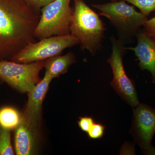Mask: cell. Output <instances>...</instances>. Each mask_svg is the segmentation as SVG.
I'll list each match as a JSON object with an SVG mask.
<instances>
[{
    "label": "cell",
    "mask_w": 155,
    "mask_h": 155,
    "mask_svg": "<svg viewBox=\"0 0 155 155\" xmlns=\"http://www.w3.org/2000/svg\"><path fill=\"white\" fill-rule=\"evenodd\" d=\"M74 2L70 34L79 40L81 49L94 55L102 46L105 25L84 0H74Z\"/></svg>",
    "instance_id": "2"
},
{
    "label": "cell",
    "mask_w": 155,
    "mask_h": 155,
    "mask_svg": "<svg viewBox=\"0 0 155 155\" xmlns=\"http://www.w3.org/2000/svg\"><path fill=\"white\" fill-rule=\"evenodd\" d=\"M112 52L107 62L110 64L113 78L111 86L121 98L130 106L135 108L139 104L135 84L125 72L123 58L127 49L125 44L114 35L110 38Z\"/></svg>",
    "instance_id": "5"
},
{
    "label": "cell",
    "mask_w": 155,
    "mask_h": 155,
    "mask_svg": "<svg viewBox=\"0 0 155 155\" xmlns=\"http://www.w3.org/2000/svg\"><path fill=\"white\" fill-rule=\"evenodd\" d=\"M105 127L101 123H94L87 132L89 138L98 139L102 138L104 134Z\"/></svg>",
    "instance_id": "16"
},
{
    "label": "cell",
    "mask_w": 155,
    "mask_h": 155,
    "mask_svg": "<svg viewBox=\"0 0 155 155\" xmlns=\"http://www.w3.org/2000/svg\"><path fill=\"white\" fill-rule=\"evenodd\" d=\"M28 5L32 8L38 10L47 5L54 0H25Z\"/></svg>",
    "instance_id": "19"
},
{
    "label": "cell",
    "mask_w": 155,
    "mask_h": 155,
    "mask_svg": "<svg viewBox=\"0 0 155 155\" xmlns=\"http://www.w3.org/2000/svg\"><path fill=\"white\" fill-rule=\"evenodd\" d=\"M22 121V116L11 106L0 108V127L9 130L16 129Z\"/></svg>",
    "instance_id": "13"
},
{
    "label": "cell",
    "mask_w": 155,
    "mask_h": 155,
    "mask_svg": "<svg viewBox=\"0 0 155 155\" xmlns=\"http://www.w3.org/2000/svg\"><path fill=\"white\" fill-rule=\"evenodd\" d=\"M52 80L45 73L43 78L28 92V102L22 115V120L37 133L40 123L42 105Z\"/></svg>",
    "instance_id": "9"
},
{
    "label": "cell",
    "mask_w": 155,
    "mask_h": 155,
    "mask_svg": "<svg viewBox=\"0 0 155 155\" xmlns=\"http://www.w3.org/2000/svg\"><path fill=\"white\" fill-rule=\"evenodd\" d=\"M41 14V10L25 0H0V61L11 60L35 42L34 32Z\"/></svg>",
    "instance_id": "1"
},
{
    "label": "cell",
    "mask_w": 155,
    "mask_h": 155,
    "mask_svg": "<svg viewBox=\"0 0 155 155\" xmlns=\"http://www.w3.org/2000/svg\"><path fill=\"white\" fill-rule=\"evenodd\" d=\"M37 133L22 119L15 129L14 148L18 155H32L35 152Z\"/></svg>",
    "instance_id": "11"
},
{
    "label": "cell",
    "mask_w": 155,
    "mask_h": 155,
    "mask_svg": "<svg viewBox=\"0 0 155 155\" xmlns=\"http://www.w3.org/2000/svg\"><path fill=\"white\" fill-rule=\"evenodd\" d=\"M91 6L100 11V15L109 20L118 32V39L124 44L136 36L148 20L147 17L136 11L134 6L125 1H111Z\"/></svg>",
    "instance_id": "3"
},
{
    "label": "cell",
    "mask_w": 155,
    "mask_h": 155,
    "mask_svg": "<svg viewBox=\"0 0 155 155\" xmlns=\"http://www.w3.org/2000/svg\"><path fill=\"white\" fill-rule=\"evenodd\" d=\"M71 0H54L42 8L40 18L34 32L38 40L54 36L70 34L73 8Z\"/></svg>",
    "instance_id": "4"
},
{
    "label": "cell",
    "mask_w": 155,
    "mask_h": 155,
    "mask_svg": "<svg viewBox=\"0 0 155 155\" xmlns=\"http://www.w3.org/2000/svg\"><path fill=\"white\" fill-rule=\"evenodd\" d=\"M78 44L79 40L71 34L50 37L29 44L13 56L11 61L19 63L45 61L60 55L64 50Z\"/></svg>",
    "instance_id": "6"
},
{
    "label": "cell",
    "mask_w": 155,
    "mask_h": 155,
    "mask_svg": "<svg viewBox=\"0 0 155 155\" xmlns=\"http://www.w3.org/2000/svg\"><path fill=\"white\" fill-rule=\"evenodd\" d=\"M10 130L0 127V155H14Z\"/></svg>",
    "instance_id": "14"
},
{
    "label": "cell",
    "mask_w": 155,
    "mask_h": 155,
    "mask_svg": "<svg viewBox=\"0 0 155 155\" xmlns=\"http://www.w3.org/2000/svg\"><path fill=\"white\" fill-rule=\"evenodd\" d=\"M75 55L69 52L64 55H58L46 60L45 67V73L52 78L58 77L68 71L71 65L76 63Z\"/></svg>",
    "instance_id": "12"
},
{
    "label": "cell",
    "mask_w": 155,
    "mask_h": 155,
    "mask_svg": "<svg viewBox=\"0 0 155 155\" xmlns=\"http://www.w3.org/2000/svg\"><path fill=\"white\" fill-rule=\"evenodd\" d=\"M94 123V119L91 117L88 116L80 117L79 120L78 121L79 128L86 133L88 132Z\"/></svg>",
    "instance_id": "17"
},
{
    "label": "cell",
    "mask_w": 155,
    "mask_h": 155,
    "mask_svg": "<svg viewBox=\"0 0 155 155\" xmlns=\"http://www.w3.org/2000/svg\"><path fill=\"white\" fill-rule=\"evenodd\" d=\"M143 27V30L155 42V17L148 19Z\"/></svg>",
    "instance_id": "18"
},
{
    "label": "cell",
    "mask_w": 155,
    "mask_h": 155,
    "mask_svg": "<svg viewBox=\"0 0 155 155\" xmlns=\"http://www.w3.org/2000/svg\"><path fill=\"white\" fill-rule=\"evenodd\" d=\"M45 61L19 63L0 61V79L21 92H28L40 81V72Z\"/></svg>",
    "instance_id": "7"
},
{
    "label": "cell",
    "mask_w": 155,
    "mask_h": 155,
    "mask_svg": "<svg viewBox=\"0 0 155 155\" xmlns=\"http://www.w3.org/2000/svg\"><path fill=\"white\" fill-rule=\"evenodd\" d=\"M130 132L143 153L155 155L152 143L155 134V108L140 103L134 109Z\"/></svg>",
    "instance_id": "8"
},
{
    "label": "cell",
    "mask_w": 155,
    "mask_h": 155,
    "mask_svg": "<svg viewBox=\"0 0 155 155\" xmlns=\"http://www.w3.org/2000/svg\"><path fill=\"white\" fill-rule=\"evenodd\" d=\"M123 1L130 3L138 8L143 15L147 17L155 11V0H111V1Z\"/></svg>",
    "instance_id": "15"
},
{
    "label": "cell",
    "mask_w": 155,
    "mask_h": 155,
    "mask_svg": "<svg viewBox=\"0 0 155 155\" xmlns=\"http://www.w3.org/2000/svg\"><path fill=\"white\" fill-rule=\"evenodd\" d=\"M137 44L134 47H126L134 54L139 63L141 70L150 72L153 81L155 83V42L143 30H140L136 35Z\"/></svg>",
    "instance_id": "10"
}]
</instances>
